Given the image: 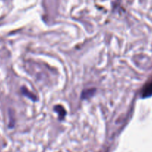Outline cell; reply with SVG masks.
Segmentation results:
<instances>
[{
	"label": "cell",
	"mask_w": 152,
	"mask_h": 152,
	"mask_svg": "<svg viewBox=\"0 0 152 152\" xmlns=\"http://www.w3.org/2000/svg\"><path fill=\"white\" fill-rule=\"evenodd\" d=\"M141 93L142 98L150 97L152 96V78L143 87Z\"/></svg>",
	"instance_id": "obj_1"
}]
</instances>
